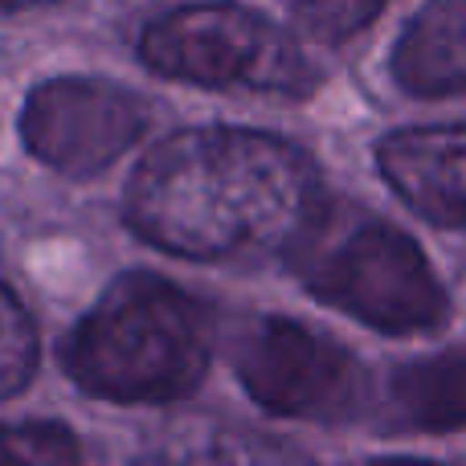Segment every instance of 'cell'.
Instances as JSON below:
<instances>
[{
    "mask_svg": "<svg viewBox=\"0 0 466 466\" xmlns=\"http://www.w3.org/2000/svg\"><path fill=\"white\" fill-rule=\"evenodd\" d=\"M139 57L164 78L213 90L307 98L315 66L290 33L241 5H185L147 21Z\"/></svg>",
    "mask_w": 466,
    "mask_h": 466,
    "instance_id": "cell-4",
    "label": "cell"
},
{
    "mask_svg": "<svg viewBox=\"0 0 466 466\" xmlns=\"http://www.w3.org/2000/svg\"><path fill=\"white\" fill-rule=\"evenodd\" d=\"M37 5H54V0H0V8H8V13L13 8H37Z\"/></svg>",
    "mask_w": 466,
    "mask_h": 466,
    "instance_id": "cell-13",
    "label": "cell"
},
{
    "mask_svg": "<svg viewBox=\"0 0 466 466\" xmlns=\"http://www.w3.org/2000/svg\"><path fill=\"white\" fill-rule=\"evenodd\" d=\"M238 380L266 413L295 421H352L372 385L344 344L287 315H258L238 336Z\"/></svg>",
    "mask_w": 466,
    "mask_h": 466,
    "instance_id": "cell-5",
    "label": "cell"
},
{
    "mask_svg": "<svg viewBox=\"0 0 466 466\" xmlns=\"http://www.w3.org/2000/svg\"><path fill=\"white\" fill-rule=\"evenodd\" d=\"M78 459V438L57 421H8V426H0V466H70Z\"/></svg>",
    "mask_w": 466,
    "mask_h": 466,
    "instance_id": "cell-11",
    "label": "cell"
},
{
    "mask_svg": "<svg viewBox=\"0 0 466 466\" xmlns=\"http://www.w3.org/2000/svg\"><path fill=\"white\" fill-rule=\"evenodd\" d=\"M393 78L418 98L466 90V0H430L397 37Z\"/></svg>",
    "mask_w": 466,
    "mask_h": 466,
    "instance_id": "cell-8",
    "label": "cell"
},
{
    "mask_svg": "<svg viewBox=\"0 0 466 466\" xmlns=\"http://www.w3.org/2000/svg\"><path fill=\"white\" fill-rule=\"evenodd\" d=\"M319 201L303 147L266 131L193 127L160 139L123 193L127 226L172 258L279 254Z\"/></svg>",
    "mask_w": 466,
    "mask_h": 466,
    "instance_id": "cell-1",
    "label": "cell"
},
{
    "mask_svg": "<svg viewBox=\"0 0 466 466\" xmlns=\"http://www.w3.org/2000/svg\"><path fill=\"white\" fill-rule=\"evenodd\" d=\"M377 164L418 218L446 229L466 226V127L393 131L377 147Z\"/></svg>",
    "mask_w": 466,
    "mask_h": 466,
    "instance_id": "cell-7",
    "label": "cell"
},
{
    "mask_svg": "<svg viewBox=\"0 0 466 466\" xmlns=\"http://www.w3.org/2000/svg\"><path fill=\"white\" fill-rule=\"evenodd\" d=\"M389 410L401 430L451 434L466 426V348L426 356L393 372Z\"/></svg>",
    "mask_w": 466,
    "mask_h": 466,
    "instance_id": "cell-9",
    "label": "cell"
},
{
    "mask_svg": "<svg viewBox=\"0 0 466 466\" xmlns=\"http://www.w3.org/2000/svg\"><path fill=\"white\" fill-rule=\"evenodd\" d=\"M385 5L389 0H290L295 25L323 46H336V41H348L360 29H369Z\"/></svg>",
    "mask_w": 466,
    "mask_h": 466,
    "instance_id": "cell-12",
    "label": "cell"
},
{
    "mask_svg": "<svg viewBox=\"0 0 466 466\" xmlns=\"http://www.w3.org/2000/svg\"><path fill=\"white\" fill-rule=\"evenodd\" d=\"M209 311L177 282L147 270L119 274L74 323L62 364L78 389L115 405H168L205 380Z\"/></svg>",
    "mask_w": 466,
    "mask_h": 466,
    "instance_id": "cell-2",
    "label": "cell"
},
{
    "mask_svg": "<svg viewBox=\"0 0 466 466\" xmlns=\"http://www.w3.org/2000/svg\"><path fill=\"white\" fill-rule=\"evenodd\" d=\"M147 127V103L106 78L66 74L29 90L21 106V139L33 160L62 177H98Z\"/></svg>",
    "mask_w": 466,
    "mask_h": 466,
    "instance_id": "cell-6",
    "label": "cell"
},
{
    "mask_svg": "<svg viewBox=\"0 0 466 466\" xmlns=\"http://www.w3.org/2000/svg\"><path fill=\"white\" fill-rule=\"evenodd\" d=\"M37 372V328L25 303L0 282V401L21 393Z\"/></svg>",
    "mask_w": 466,
    "mask_h": 466,
    "instance_id": "cell-10",
    "label": "cell"
},
{
    "mask_svg": "<svg viewBox=\"0 0 466 466\" xmlns=\"http://www.w3.org/2000/svg\"><path fill=\"white\" fill-rule=\"evenodd\" d=\"M279 254L315 299L385 336L434 331L451 311L426 254L397 226L352 201L319 193Z\"/></svg>",
    "mask_w": 466,
    "mask_h": 466,
    "instance_id": "cell-3",
    "label": "cell"
}]
</instances>
